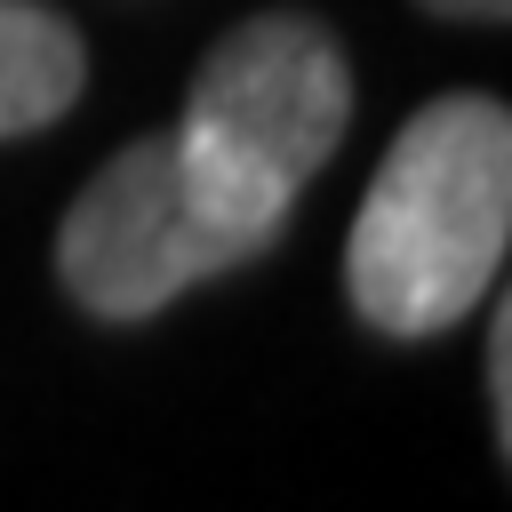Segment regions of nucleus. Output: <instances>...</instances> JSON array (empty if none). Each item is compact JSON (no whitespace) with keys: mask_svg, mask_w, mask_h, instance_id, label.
I'll return each mask as SVG.
<instances>
[{"mask_svg":"<svg viewBox=\"0 0 512 512\" xmlns=\"http://www.w3.org/2000/svg\"><path fill=\"white\" fill-rule=\"evenodd\" d=\"M512 248V112L480 88L432 96L384 144L352 240L344 288L376 336L456 328Z\"/></svg>","mask_w":512,"mask_h":512,"instance_id":"obj_1","label":"nucleus"},{"mask_svg":"<svg viewBox=\"0 0 512 512\" xmlns=\"http://www.w3.org/2000/svg\"><path fill=\"white\" fill-rule=\"evenodd\" d=\"M344 128H352V64L336 32L304 8H264L200 56L168 144L192 208L240 256H264L296 192L336 160Z\"/></svg>","mask_w":512,"mask_h":512,"instance_id":"obj_2","label":"nucleus"},{"mask_svg":"<svg viewBox=\"0 0 512 512\" xmlns=\"http://www.w3.org/2000/svg\"><path fill=\"white\" fill-rule=\"evenodd\" d=\"M232 264H248V256L192 208L168 136L120 144L80 184V200L64 208V232H56V272L72 288V304L96 320H152L192 280L232 272Z\"/></svg>","mask_w":512,"mask_h":512,"instance_id":"obj_3","label":"nucleus"},{"mask_svg":"<svg viewBox=\"0 0 512 512\" xmlns=\"http://www.w3.org/2000/svg\"><path fill=\"white\" fill-rule=\"evenodd\" d=\"M88 88V48L64 8L0 0V144L64 120Z\"/></svg>","mask_w":512,"mask_h":512,"instance_id":"obj_4","label":"nucleus"},{"mask_svg":"<svg viewBox=\"0 0 512 512\" xmlns=\"http://www.w3.org/2000/svg\"><path fill=\"white\" fill-rule=\"evenodd\" d=\"M488 416H496V448H512V304H488Z\"/></svg>","mask_w":512,"mask_h":512,"instance_id":"obj_5","label":"nucleus"},{"mask_svg":"<svg viewBox=\"0 0 512 512\" xmlns=\"http://www.w3.org/2000/svg\"><path fill=\"white\" fill-rule=\"evenodd\" d=\"M416 8H432V16H464V24H504V16H512V0H416Z\"/></svg>","mask_w":512,"mask_h":512,"instance_id":"obj_6","label":"nucleus"}]
</instances>
